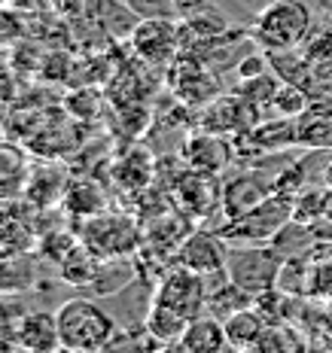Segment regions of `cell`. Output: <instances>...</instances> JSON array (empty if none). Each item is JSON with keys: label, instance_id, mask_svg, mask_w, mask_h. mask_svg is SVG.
I'll return each instance as SVG.
<instances>
[{"label": "cell", "instance_id": "cell-1", "mask_svg": "<svg viewBox=\"0 0 332 353\" xmlns=\"http://www.w3.org/2000/svg\"><path fill=\"white\" fill-rule=\"evenodd\" d=\"M64 350L95 353L116 344V320L95 299H70L55 311Z\"/></svg>", "mask_w": 332, "mask_h": 353}, {"label": "cell", "instance_id": "cell-2", "mask_svg": "<svg viewBox=\"0 0 332 353\" xmlns=\"http://www.w3.org/2000/svg\"><path fill=\"white\" fill-rule=\"evenodd\" d=\"M311 25L314 16L305 0H275L256 16L250 34L262 46V52H290L308 40Z\"/></svg>", "mask_w": 332, "mask_h": 353}, {"label": "cell", "instance_id": "cell-3", "mask_svg": "<svg viewBox=\"0 0 332 353\" xmlns=\"http://www.w3.org/2000/svg\"><path fill=\"white\" fill-rule=\"evenodd\" d=\"M290 219H293V195L275 192L256 204V208H250L247 213H241V216L226 219L217 232L232 247L235 244H271Z\"/></svg>", "mask_w": 332, "mask_h": 353}, {"label": "cell", "instance_id": "cell-4", "mask_svg": "<svg viewBox=\"0 0 332 353\" xmlns=\"http://www.w3.org/2000/svg\"><path fill=\"white\" fill-rule=\"evenodd\" d=\"M79 241L98 259H131L140 250V232L135 219L110 210H101L98 216H88Z\"/></svg>", "mask_w": 332, "mask_h": 353}, {"label": "cell", "instance_id": "cell-5", "mask_svg": "<svg viewBox=\"0 0 332 353\" xmlns=\"http://www.w3.org/2000/svg\"><path fill=\"white\" fill-rule=\"evenodd\" d=\"M280 265H284V256L271 244H235L226 259V277L260 296L277 286Z\"/></svg>", "mask_w": 332, "mask_h": 353}, {"label": "cell", "instance_id": "cell-6", "mask_svg": "<svg viewBox=\"0 0 332 353\" xmlns=\"http://www.w3.org/2000/svg\"><path fill=\"white\" fill-rule=\"evenodd\" d=\"M208 292H211L208 277L198 274V271H193V268L174 265L171 271L162 274L153 301H159V305L171 307V311L183 314L186 320H193L208 307Z\"/></svg>", "mask_w": 332, "mask_h": 353}, {"label": "cell", "instance_id": "cell-7", "mask_svg": "<svg viewBox=\"0 0 332 353\" xmlns=\"http://www.w3.org/2000/svg\"><path fill=\"white\" fill-rule=\"evenodd\" d=\"M131 49L144 64L171 68L180 58V21L177 19H140L128 37Z\"/></svg>", "mask_w": 332, "mask_h": 353}, {"label": "cell", "instance_id": "cell-8", "mask_svg": "<svg viewBox=\"0 0 332 353\" xmlns=\"http://www.w3.org/2000/svg\"><path fill=\"white\" fill-rule=\"evenodd\" d=\"M168 83L177 92V98H183V104L193 107H208L213 98H219V83L217 77L208 70V64L198 61V58H177L168 70Z\"/></svg>", "mask_w": 332, "mask_h": 353}, {"label": "cell", "instance_id": "cell-9", "mask_svg": "<svg viewBox=\"0 0 332 353\" xmlns=\"http://www.w3.org/2000/svg\"><path fill=\"white\" fill-rule=\"evenodd\" d=\"M228 247L219 238V232H193L180 247H177V265L193 268L204 277L226 274Z\"/></svg>", "mask_w": 332, "mask_h": 353}, {"label": "cell", "instance_id": "cell-10", "mask_svg": "<svg viewBox=\"0 0 332 353\" xmlns=\"http://www.w3.org/2000/svg\"><path fill=\"white\" fill-rule=\"evenodd\" d=\"M174 198L180 204V210H186L189 216H208L213 208H219V198H223V186L217 183L213 174L195 171L186 168L174 183Z\"/></svg>", "mask_w": 332, "mask_h": 353}, {"label": "cell", "instance_id": "cell-11", "mask_svg": "<svg viewBox=\"0 0 332 353\" xmlns=\"http://www.w3.org/2000/svg\"><path fill=\"white\" fill-rule=\"evenodd\" d=\"M256 122H260V107L247 104L241 94L213 98L202 116V128L217 131V134H241V131L253 128Z\"/></svg>", "mask_w": 332, "mask_h": 353}, {"label": "cell", "instance_id": "cell-12", "mask_svg": "<svg viewBox=\"0 0 332 353\" xmlns=\"http://www.w3.org/2000/svg\"><path fill=\"white\" fill-rule=\"evenodd\" d=\"M268 195H275V183H271L268 176H262L256 171H241L228 183H223L219 210H223L226 219H235V216H241V213H247L250 208H256L260 201H265Z\"/></svg>", "mask_w": 332, "mask_h": 353}, {"label": "cell", "instance_id": "cell-13", "mask_svg": "<svg viewBox=\"0 0 332 353\" xmlns=\"http://www.w3.org/2000/svg\"><path fill=\"white\" fill-rule=\"evenodd\" d=\"M232 156H235V141H226V134H217V131H195L183 146L186 165L213 176L226 171Z\"/></svg>", "mask_w": 332, "mask_h": 353}, {"label": "cell", "instance_id": "cell-14", "mask_svg": "<svg viewBox=\"0 0 332 353\" xmlns=\"http://www.w3.org/2000/svg\"><path fill=\"white\" fill-rule=\"evenodd\" d=\"M299 143V122L286 119V116H275L268 122H256L250 131L235 134V152H280L286 146Z\"/></svg>", "mask_w": 332, "mask_h": 353}, {"label": "cell", "instance_id": "cell-15", "mask_svg": "<svg viewBox=\"0 0 332 353\" xmlns=\"http://www.w3.org/2000/svg\"><path fill=\"white\" fill-rule=\"evenodd\" d=\"M37 281V256L31 250H0V296H19Z\"/></svg>", "mask_w": 332, "mask_h": 353}, {"label": "cell", "instance_id": "cell-16", "mask_svg": "<svg viewBox=\"0 0 332 353\" xmlns=\"http://www.w3.org/2000/svg\"><path fill=\"white\" fill-rule=\"evenodd\" d=\"M16 341H19V347L34 350V353L58 350V347H61V338H58V320H55V314L34 311V314H25V317H19Z\"/></svg>", "mask_w": 332, "mask_h": 353}, {"label": "cell", "instance_id": "cell-17", "mask_svg": "<svg viewBox=\"0 0 332 353\" xmlns=\"http://www.w3.org/2000/svg\"><path fill=\"white\" fill-rule=\"evenodd\" d=\"M226 329V341L228 350H260V341L268 329V320L260 307H244V311H235L232 317L223 320Z\"/></svg>", "mask_w": 332, "mask_h": 353}, {"label": "cell", "instance_id": "cell-18", "mask_svg": "<svg viewBox=\"0 0 332 353\" xmlns=\"http://www.w3.org/2000/svg\"><path fill=\"white\" fill-rule=\"evenodd\" d=\"M180 350L186 353H217V350H226L228 341H226V329H223V320L213 317V314H198V317L189 320L186 332H183Z\"/></svg>", "mask_w": 332, "mask_h": 353}, {"label": "cell", "instance_id": "cell-19", "mask_svg": "<svg viewBox=\"0 0 332 353\" xmlns=\"http://www.w3.org/2000/svg\"><path fill=\"white\" fill-rule=\"evenodd\" d=\"M186 326H189V320L183 317V314L159 305V301L150 305V314H146V323H144L146 335H150L159 347H177L183 332H186Z\"/></svg>", "mask_w": 332, "mask_h": 353}, {"label": "cell", "instance_id": "cell-20", "mask_svg": "<svg viewBox=\"0 0 332 353\" xmlns=\"http://www.w3.org/2000/svg\"><path fill=\"white\" fill-rule=\"evenodd\" d=\"M153 174H156V161H153V156L146 150H140V146L131 150L128 156H122L113 168L116 183H119L122 189H128V192H144L153 183Z\"/></svg>", "mask_w": 332, "mask_h": 353}, {"label": "cell", "instance_id": "cell-21", "mask_svg": "<svg viewBox=\"0 0 332 353\" xmlns=\"http://www.w3.org/2000/svg\"><path fill=\"white\" fill-rule=\"evenodd\" d=\"M61 204L70 216H79V219H88V216H98L104 208V192L98 189V183H88V180H77L64 189L61 195Z\"/></svg>", "mask_w": 332, "mask_h": 353}, {"label": "cell", "instance_id": "cell-22", "mask_svg": "<svg viewBox=\"0 0 332 353\" xmlns=\"http://www.w3.org/2000/svg\"><path fill=\"white\" fill-rule=\"evenodd\" d=\"M253 305H256L253 292H247L244 286H238L235 281H228V277L223 283L211 286V292H208V307L213 317H219V320L232 317L235 311H244V307H253Z\"/></svg>", "mask_w": 332, "mask_h": 353}, {"label": "cell", "instance_id": "cell-23", "mask_svg": "<svg viewBox=\"0 0 332 353\" xmlns=\"http://www.w3.org/2000/svg\"><path fill=\"white\" fill-rule=\"evenodd\" d=\"M98 265H101V259L83 244V241H79V244L73 247L61 262H58V271H61V281L64 283H70V286H88V283L95 281V271H98Z\"/></svg>", "mask_w": 332, "mask_h": 353}, {"label": "cell", "instance_id": "cell-24", "mask_svg": "<svg viewBox=\"0 0 332 353\" xmlns=\"http://www.w3.org/2000/svg\"><path fill=\"white\" fill-rule=\"evenodd\" d=\"M308 107H311V94H308L299 83H290V79H280L275 98H271V104H268L271 113L286 116V119H299V116H305Z\"/></svg>", "mask_w": 332, "mask_h": 353}, {"label": "cell", "instance_id": "cell-25", "mask_svg": "<svg viewBox=\"0 0 332 353\" xmlns=\"http://www.w3.org/2000/svg\"><path fill=\"white\" fill-rule=\"evenodd\" d=\"M280 79L275 77V73H262V77H253V79H241V85L235 88V94H241V98L247 101V104L260 107V110H268L271 98H275Z\"/></svg>", "mask_w": 332, "mask_h": 353}, {"label": "cell", "instance_id": "cell-26", "mask_svg": "<svg viewBox=\"0 0 332 353\" xmlns=\"http://www.w3.org/2000/svg\"><path fill=\"white\" fill-rule=\"evenodd\" d=\"M323 192H326V186L323 189H302V192L293 195V219L296 223H305L311 225L314 219L323 216Z\"/></svg>", "mask_w": 332, "mask_h": 353}, {"label": "cell", "instance_id": "cell-27", "mask_svg": "<svg viewBox=\"0 0 332 353\" xmlns=\"http://www.w3.org/2000/svg\"><path fill=\"white\" fill-rule=\"evenodd\" d=\"M299 347H302V338L286 323H268V329H265L260 341V350H299Z\"/></svg>", "mask_w": 332, "mask_h": 353}, {"label": "cell", "instance_id": "cell-28", "mask_svg": "<svg viewBox=\"0 0 332 353\" xmlns=\"http://www.w3.org/2000/svg\"><path fill=\"white\" fill-rule=\"evenodd\" d=\"M137 19H177L180 3L177 0H122Z\"/></svg>", "mask_w": 332, "mask_h": 353}, {"label": "cell", "instance_id": "cell-29", "mask_svg": "<svg viewBox=\"0 0 332 353\" xmlns=\"http://www.w3.org/2000/svg\"><path fill=\"white\" fill-rule=\"evenodd\" d=\"M77 244H79L77 234H70V232H49L46 238L40 241V253L46 256V259H52V262H61Z\"/></svg>", "mask_w": 332, "mask_h": 353}, {"label": "cell", "instance_id": "cell-30", "mask_svg": "<svg viewBox=\"0 0 332 353\" xmlns=\"http://www.w3.org/2000/svg\"><path fill=\"white\" fill-rule=\"evenodd\" d=\"M21 34H25V25H21V19L16 16V10H12V6H0V46L16 43Z\"/></svg>", "mask_w": 332, "mask_h": 353}, {"label": "cell", "instance_id": "cell-31", "mask_svg": "<svg viewBox=\"0 0 332 353\" xmlns=\"http://www.w3.org/2000/svg\"><path fill=\"white\" fill-rule=\"evenodd\" d=\"M271 70V55L268 52H256V55H247L244 61L238 64V79H253V77H262V73Z\"/></svg>", "mask_w": 332, "mask_h": 353}, {"label": "cell", "instance_id": "cell-32", "mask_svg": "<svg viewBox=\"0 0 332 353\" xmlns=\"http://www.w3.org/2000/svg\"><path fill=\"white\" fill-rule=\"evenodd\" d=\"M21 165H25V159H21L19 150H12V146H0V176H10L12 171H21Z\"/></svg>", "mask_w": 332, "mask_h": 353}, {"label": "cell", "instance_id": "cell-33", "mask_svg": "<svg viewBox=\"0 0 332 353\" xmlns=\"http://www.w3.org/2000/svg\"><path fill=\"white\" fill-rule=\"evenodd\" d=\"M311 238L314 244H332V219L329 216H320L311 223Z\"/></svg>", "mask_w": 332, "mask_h": 353}, {"label": "cell", "instance_id": "cell-34", "mask_svg": "<svg viewBox=\"0 0 332 353\" xmlns=\"http://www.w3.org/2000/svg\"><path fill=\"white\" fill-rule=\"evenodd\" d=\"M323 216L332 219V186H326V192H323Z\"/></svg>", "mask_w": 332, "mask_h": 353}, {"label": "cell", "instance_id": "cell-35", "mask_svg": "<svg viewBox=\"0 0 332 353\" xmlns=\"http://www.w3.org/2000/svg\"><path fill=\"white\" fill-rule=\"evenodd\" d=\"M323 180H326V186H332V159H329V165H326V171H323Z\"/></svg>", "mask_w": 332, "mask_h": 353}, {"label": "cell", "instance_id": "cell-36", "mask_svg": "<svg viewBox=\"0 0 332 353\" xmlns=\"http://www.w3.org/2000/svg\"><path fill=\"white\" fill-rule=\"evenodd\" d=\"M12 3V0H0V6H10Z\"/></svg>", "mask_w": 332, "mask_h": 353}]
</instances>
